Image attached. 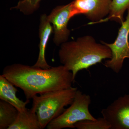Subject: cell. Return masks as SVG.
<instances>
[{
  "mask_svg": "<svg viewBox=\"0 0 129 129\" xmlns=\"http://www.w3.org/2000/svg\"><path fill=\"white\" fill-rule=\"evenodd\" d=\"M101 113L110 129H129V94L119 97Z\"/></svg>",
  "mask_w": 129,
  "mask_h": 129,
  "instance_id": "cell-7",
  "label": "cell"
},
{
  "mask_svg": "<svg viewBox=\"0 0 129 129\" xmlns=\"http://www.w3.org/2000/svg\"><path fill=\"white\" fill-rule=\"evenodd\" d=\"M91 103V98L89 95L83 94L80 90H77L70 107L50 122L47 126V129L75 128L74 125L77 122L83 120H96L89 110Z\"/></svg>",
  "mask_w": 129,
  "mask_h": 129,
  "instance_id": "cell-4",
  "label": "cell"
},
{
  "mask_svg": "<svg viewBox=\"0 0 129 129\" xmlns=\"http://www.w3.org/2000/svg\"><path fill=\"white\" fill-rule=\"evenodd\" d=\"M41 0H20L11 10L16 9L26 16L31 15L39 8Z\"/></svg>",
  "mask_w": 129,
  "mask_h": 129,
  "instance_id": "cell-15",
  "label": "cell"
},
{
  "mask_svg": "<svg viewBox=\"0 0 129 129\" xmlns=\"http://www.w3.org/2000/svg\"><path fill=\"white\" fill-rule=\"evenodd\" d=\"M2 75L22 90L29 100L36 95L71 88L75 82L72 72L63 65L44 69L15 63L5 67Z\"/></svg>",
  "mask_w": 129,
  "mask_h": 129,
  "instance_id": "cell-1",
  "label": "cell"
},
{
  "mask_svg": "<svg viewBox=\"0 0 129 129\" xmlns=\"http://www.w3.org/2000/svg\"><path fill=\"white\" fill-rule=\"evenodd\" d=\"M77 88L53 91L35 96L32 107L34 108L42 129L65 111V107L73 102Z\"/></svg>",
  "mask_w": 129,
  "mask_h": 129,
  "instance_id": "cell-3",
  "label": "cell"
},
{
  "mask_svg": "<svg viewBox=\"0 0 129 129\" xmlns=\"http://www.w3.org/2000/svg\"><path fill=\"white\" fill-rule=\"evenodd\" d=\"M18 111L7 102L0 101V129H8L16 120Z\"/></svg>",
  "mask_w": 129,
  "mask_h": 129,
  "instance_id": "cell-12",
  "label": "cell"
},
{
  "mask_svg": "<svg viewBox=\"0 0 129 129\" xmlns=\"http://www.w3.org/2000/svg\"><path fill=\"white\" fill-rule=\"evenodd\" d=\"M8 129H42L34 108L18 111L15 122Z\"/></svg>",
  "mask_w": 129,
  "mask_h": 129,
  "instance_id": "cell-11",
  "label": "cell"
},
{
  "mask_svg": "<svg viewBox=\"0 0 129 129\" xmlns=\"http://www.w3.org/2000/svg\"><path fill=\"white\" fill-rule=\"evenodd\" d=\"M52 32L53 27L48 20L47 15L46 14H42L40 18L39 27V52L37 61L33 65L34 67L44 69H48L51 67L48 64L46 60L45 52L48 41Z\"/></svg>",
  "mask_w": 129,
  "mask_h": 129,
  "instance_id": "cell-9",
  "label": "cell"
},
{
  "mask_svg": "<svg viewBox=\"0 0 129 129\" xmlns=\"http://www.w3.org/2000/svg\"><path fill=\"white\" fill-rule=\"evenodd\" d=\"M112 0H74L71 4L70 17L84 14L91 21L99 23L110 13Z\"/></svg>",
  "mask_w": 129,
  "mask_h": 129,
  "instance_id": "cell-6",
  "label": "cell"
},
{
  "mask_svg": "<svg viewBox=\"0 0 129 129\" xmlns=\"http://www.w3.org/2000/svg\"><path fill=\"white\" fill-rule=\"evenodd\" d=\"M71 4L58 6L53 8L47 16L48 21L53 26V42L57 46L68 41L71 31L68 27L70 17Z\"/></svg>",
  "mask_w": 129,
  "mask_h": 129,
  "instance_id": "cell-8",
  "label": "cell"
},
{
  "mask_svg": "<svg viewBox=\"0 0 129 129\" xmlns=\"http://www.w3.org/2000/svg\"><path fill=\"white\" fill-rule=\"evenodd\" d=\"M60 62L72 72L74 81L78 72L112 57L111 49L105 44H100L89 35L67 41L60 45L58 52Z\"/></svg>",
  "mask_w": 129,
  "mask_h": 129,
  "instance_id": "cell-2",
  "label": "cell"
},
{
  "mask_svg": "<svg viewBox=\"0 0 129 129\" xmlns=\"http://www.w3.org/2000/svg\"><path fill=\"white\" fill-rule=\"evenodd\" d=\"M16 87L6 78L0 75V99L12 104L19 112H22L27 109L26 106L29 100L24 102L18 98L16 95L18 91Z\"/></svg>",
  "mask_w": 129,
  "mask_h": 129,
  "instance_id": "cell-10",
  "label": "cell"
},
{
  "mask_svg": "<svg viewBox=\"0 0 129 129\" xmlns=\"http://www.w3.org/2000/svg\"><path fill=\"white\" fill-rule=\"evenodd\" d=\"M127 10L126 19L121 24L115 41L111 44L101 41L109 47L112 53V58L104 65L117 74L122 69L124 59L129 58V8Z\"/></svg>",
  "mask_w": 129,
  "mask_h": 129,
  "instance_id": "cell-5",
  "label": "cell"
},
{
  "mask_svg": "<svg viewBox=\"0 0 129 129\" xmlns=\"http://www.w3.org/2000/svg\"><path fill=\"white\" fill-rule=\"evenodd\" d=\"M74 126L78 129H110L109 124L103 117L98 118L95 120L79 121L76 123Z\"/></svg>",
  "mask_w": 129,
  "mask_h": 129,
  "instance_id": "cell-14",
  "label": "cell"
},
{
  "mask_svg": "<svg viewBox=\"0 0 129 129\" xmlns=\"http://www.w3.org/2000/svg\"><path fill=\"white\" fill-rule=\"evenodd\" d=\"M129 8V0H112L110 13L107 17L100 21V23L110 20L121 25L124 21V14Z\"/></svg>",
  "mask_w": 129,
  "mask_h": 129,
  "instance_id": "cell-13",
  "label": "cell"
}]
</instances>
